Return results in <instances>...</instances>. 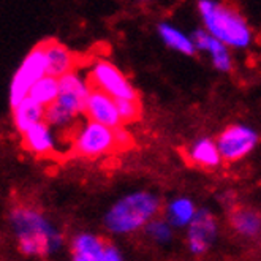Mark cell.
<instances>
[{"mask_svg": "<svg viewBox=\"0 0 261 261\" xmlns=\"http://www.w3.org/2000/svg\"><path fill=\"white\" fill-rule=\"evenodd\" d=\"M59 86L60 92L56 103L62 106L73 117H76L80 113H84L87 98L92 90L89 81L83 80L76 71H71L62 76V78H59Z\"/></svg>", "mask_w": 261, "mask_h": 261, "instance_id": "ba28073f", "label": "cell"}, {"mask_svg": "<svg viewBox=\"0 0 261 261\" xmlns=\"http://www.w3.org/2000/svg\"><path fill=\"white\" fill-rule=\"evenodd\" d=\"M159 34H160V38L165 41V44L170 46L171 49L179 51L182 54H187V56L195 54L196 46L193 43V38L182 34L179 29L163 22L159 25Z\"/></svg>", "mask_w": 261, "mask_h": 261, "instance_id": "ac0fdd59", "label": "cell"}, {"mask_svg": "<svg viewBox=\"0 0 261 261\" xmlns=\"http://www.w3.org/2000/svg\"><path fill=\"white\" fill-rule=\"evenodd\" d=\"M198 10L207 34L214 38L233 48H245L250 44V27L238 10L211 0H201L198 4Z\"/></svg>", "mask_w": 261, "mask_h": 261, "instance_id": "3957f363", "label": "cell"}, {"mask_svg": "<svg viewBox=\"0 0 261 261\" xmlns=\"http://www.w3.org/2000/svg\"><path fill=\"white\" fill-rule=\"evenodd\" d=\"M196 212L198 211H195V206L189 198H177L168 204L166 209L168 223H171L174 226L190 225L196 216Z\"/></svg>", "mask_w": 261, "mask_h": 261, "instance_id": "ffe728a7", "label": "cell"}, {"mask_svg": "<svg viewBox=\"0 0 261 261\" xmlns=\"http://www.w3.org/2000/svg\"><path fill=\"white\" fill-rule=\"evenodd\" d=\"M217 236L216 217L206 209L196 212L193 222L189 225V249L193 255H203L209 250L211 244Z\"/></svg>", "mask_w": 261, "mask_h": 261, "instance_id": "9c48e42d", "label": "cell"}, {"mask_svg": "<svg viewBox=\"0 0 261 261\" xmlns=\"http://www.w3.org/2000/svg\"><path fill=\"white\" fill-rule=\"evenodd\" d=\"M44 51H46V62H48V74L54 78H62V76L74 71L76 59L74 54L67 48L65 44L46 40L44 41Z\"/></svg>", "mask_w": 261, "mask_h": 261, "instance_id": "8fae6325", "label": "cell"}, {"mask_svg": "<svg viewBox=\"0 0 261 261\" xmlns=\"http://www.w3.org/2000/svg\"><path fill=\"white\" fill-rule=\"evenodd\" d=\"M22 143L37 155H48L54 150V136L46 122H40L22 135Z\"/></svg>", "mask_w": 261, "mask_h": 261, "instance_id": "9a60e30c", "label": "cell"}, {"mask_svg": "<svg viewBox=\"0 0 261 261\" xmlns=\"http://www.w3.org/2000/svg\"><path fill=\"white\" fill-rule=\"evenodd\" d=\"M147 233L152 239H155L157 242H166L171 239V226L168 225L165 220H155L153 219L147 226Z\"/></svg>", "mask_w": 261, "mask_h": 261, "instance_id": "603a6c76", "label": "cell"}, {"mask_svg": "<svg viewBox=\"0 0 261 261\" xmlns=\"http://www.w3.org/2000/svg\"><path fill=\"white\" fill-rule=\"evenodd\" d=\"M48 74V62H46L44 41L37 44L22 60L21 67L14 73L10 86V105L11 108L18 106L25 100L32 89L41 78Z\"/></svg>", "mask_w": 261, "mask_h": 261, "instance_id": "277c9868", "label": "cell"}, {"mask_svg": "<svg viewBox=\"0 0 261 261\" xmlns=\"http://www.w3.org/2000/svg\"><path fill=\"white\" fill-rule=\"evenodd\" d=\"M258 143V133L245 125H231L222 132L217 140L222 160L238 162L249 155Z\"/></svg>", "mask_w": 261, "mask_h": 261, "instance_id": "52a82bcc", "label": "cell"}, {"mask_svg": "<svg viewBox=\"0 0 261 261\" xmlns=\"http://www.w3.org/2000/svg\"><path fill=\"white\" fill-rule=\"evenodd\" d=\"M190 159L203 168H216L222 162L217 143H214L209 138H203V140L193 144V147L190 149Z\"/></svg>", "mask_w": 261, "mask_h": 261, "instance_id": "e0dca14e", "label": "cell"}, {"mask_svg": "<svg viewBox=\"0 0 261 261\" xmlns=\"http://www.w3.org/2000/svg\"><path fill=\"white\" fill-rule=\"evenodd\" d=\"M117 110L120 114L122 122H133L141 116V105L140 100H116Z\"/></svg>", "mask_w": 261, "mask_h": 261, "instance_id": "7402d4cb", "label": "cell"}, {"mask_svg": "<svg viewBox=\"0 0 261 261\" xmlns=\"http://www.w3.org/2000/svg\"><path fill=\"white\" fill-rule=\"evenodd\" d=\"M116 138H117V146H119V149H127L133 143L132 141V136L128 135V132L125 128H122V127L116 128Z\"/></svg>", "mask_w": 261, "mask_h": 261, "instance_id": "cb8c5ba5", "label": "cell"}, {"mask_svg": "<svg viewBox=\"0 0 261 261\" xmlns=\"http://www.w3.org/2000/svg\"><path fill=\"white\" fill-rule=\"evenodd\" d=\"M89 120L97 122V124L106 125L110 128H119L122 127V119L117 110L116 100L110 97L108 94H105L101 90L92 89L90 95L86 103V111Z\"/></svg>", "mask_w": 261, "mask_h": 261, "instance_id": "30bf717a", "label": "cell"}, {"mask_svg": "<svg viewBox=\"0 0 261 261\" xmlns=\"http://www.w3.org/2000/svg\"><path fill=\"white\" fill-rule=\"evenodd\" d=\"M106 261H122V256L114 245H106Z\"/></svg>", "mask_w": 261, "mask_h": 261, "instance_id": "d4e9b609", "label": "cell"}, {"mask_svg": "<svg viewBox=\"0 0 261 261\" xmlns=\"http://www.w3.org/2000/svg\"><path fill=\"white\" fill-rule=\"evenodd\" d=\"M231 225L242 236L255 238L261 233V214L252 209L239 207L231 212Z\"/></svg>", "mask_w": 261, "mask_h": 261, "instance_id": "2e32d148", "label": "cell"}, {"mask_svg": "<svg viewBox=\"0 0 261 261\" xmlns=\"http://www.w3.org/2000/svg\"><path fill=\"white\" fill-rule=\"evenodd\" d=\"M92 89L101 90L114 100H138V92L116 65L108 60H97L89 71Z\"/></svg>", "mask_w": 261, "mask_h": 261, "instance_id": "5b68a950", "label": "cell"}, {"mask_svg": "<svg viewBox=\"0 0 261 261\" xmlns=\"http://www.w3.org/2000/svg\"><path fill=\"white\" fill-rule=\"evenodd\" d=\"M192 38H193V43L198 49L206 51L211 54L212 64L217 70H220V71L231 70V57H229L226 46L222 41L214 38L211 34L204 32V30H196Z\"/></svg>", "mask_w": 261, "mask_h": 261, "instance_id": "7c38bea8", "label": "cell"}, {"mask_svg": "<svg viewBox=\"0 0 261 261\" xmlns=\"http://www.w3.org/2000/svg\"><path fill=\"white\" fill-rule=\"evenodd\" d=\"M44 113H46L44 106H41L35 100L27 97L18 106L13 108L14 125H16L18 132H21L24 135L27 130H30L32 127H35L37 124L44 120Z\"/></svg>", "mask_w": 261, "mask_h": 261, "instance_id": "5bb4252c", "label": "cell"}, {"mask_svg": "<svg viewBox=\"0 0 261 261\" xmlns=\"http://www.w3.org/2000/svg\"><path fill=\"white\" fill-rule=\"evenodd\" d=\"M59 92H60L59 78L46 74L44 78H41L32 89H30L29 97L35 100L37 103H40L41 106H44V108H48V106L57 101Z\"/></svg>", "mask_w": 261, "mask_h": 261, "instance_id": "d6986e66", "label": "cell"}, {"mask_svg": "<svg viewBox=\"0 0 261 261\" xmlns=\"http://www.w3.org/2000/svg\"><path fill=\"white\" fill-rule=\"evenodd\" d=\"M74 117L67 113L62 106H59L57 103H53L51 106L46 108V113H44V122L48 125H56V127H64L67 124L73 120Z\"/></svg>", "mask_w": 261, "mask_h": 261, "instance_id": "44dd1931", "label": "cell"}, {"mask_svg": "<svg viewBox=\"0 0 261 261\" xmlns=\"http://www.w3.org/2000/svg\"><path fill=\"white\" fill-rule=\"evenodd\" d=\"M11 223L18 236L19 250L24 255L44 256L57 250L62 236L35 209L18 207L11 212Z\"/></svg>", "mask_w": 261, "mask_h": 261, "instance_id": "6da1fadb", "label": "cell"}, {"mask_svg": "<svg viewBox=\"0 0 261 261\" xmlns=\"http://www.w3.org/2000/svg\"><path fill=\"white\" fill-rule=\"evenodd\" d=\"M106 245L98 236L78 234L73 239V261H106Z\"/></svg>", "mask_w": 261, "mask_h": 261, "instance_id": "4fadbf2b", "label": "cell"}, {"mask_svg": "<svg viewBox=\"0 0 261 261\" xmlns=\"http://www.w3.org/2000/svg\"><path fill=\"white\" fill-rule=\"evenodd\" d=\"M160 198L149 192H135L124 196L108 211L106 228L113 233H132L149 225L160 212Z\"/></svg>", "mask_w": 261, "mask_h": 261, "instance_id": "7a4b0ae2", "label": "cell"}, {"mask_svg": "<svg viewBox=\"0 0 261 261\" xmlns=\"http://www.w3.org/2000/svg\"><path fill=\"white\" fill-rule=\"evenodd\" d=\"M116 149H119L116 128H110L92 120H89L80 130L73 144V152L76 155L87 159L106 155V153H111Z\"/></svg>", "mask_w": 261, "mask_h": 261, "instance_id": "8992f818", "label": "cell"}]
</instances>
